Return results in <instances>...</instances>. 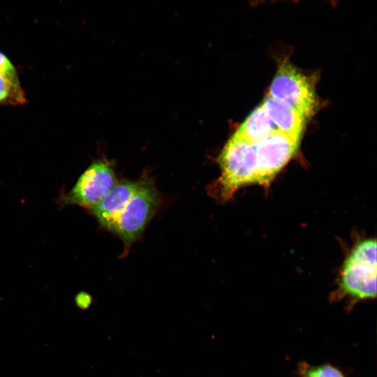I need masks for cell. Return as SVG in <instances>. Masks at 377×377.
<instances>
[{
    "instance_id": "cell-2",
    "label": "cell",
    "mask_w": 377,
    "mask_h": 377,
    "mask_svg": "<svg viewBox=\"0 0 377 377\" xmlns=\"http://www.w3.org/2000/svg\"><path fill=\"white\" fill-rule=\"evenodd\" d=\"M218 163L221 175L208 188L209 194L215 200L227 202L239 188L256 184L255 146L235 133L224 146Z\"/></svg>"
},
{
    "instance_id": "cell-7",
    "label": "cell",
    "mask_w": 377,
    "mask_h": 377,
    "mask_svg": "<svg viewBox=\"0 0 377 377\" xmlns=\"http://www.w3.org/2000/svg\"><path fill=\"white\" fill-rule=\"evenodd\" d=\"M138 186V180H123L117 182L112 190L96 205L90 209L103 228L112 231L117 219L134 194Z\"/></svg>"
},
{
    "instance_id": "cell-3",
    "label": "cell",
    "mask_w": 377,
    "mask_h": 377,
    "mask_svg": "<svg viewBox=\"0 0 377 377\" xmlns=\"http://www.w3.org/2000/svg\"><path fill=\"white\" fill-rule=\"evenodd\" d=\"M159 195L151 179H138V186L117 219L112 232L124 242L125 251L136 241L159 205Z\"/></svg>"
},
{
    "instance_id": "cell-9",
    "label": "cell",
    "mask_w": 377,
    "mask_h": 377,
    "mask_svg": "<svg viewBox=\"0 0 377 377\" xmlns=\"http://www.w3.org/2000/svg\"><path fill=\"white\" fill-rule=\"evenodd\" d=\"M276 130L262 103L248 116L235 133L256 145Z\"/></svg>"
},
{
    "instance_id": "cell-13",
    "label": "cell",
    "mask_w": 377,
    "mask_h": 377,
    "mask_svg": "<svg viewBox=\"0 0 377 377\" xmlns=\"http://www.w3.org/2000/svg\"><path fill=\"white\" fill-rule=\"evenodd\" d=\"M75 303L80 309H87L91 303V297L87 293H79L75 297Z\"/></svg>"
},
{
    "instance_id": "cell-12",
    "label": "cell",
    "mask_w": 377,
    "mask_h": 377,
    "mask_svg": "<svg viewBox=\"0 0 377 377\" xmlns=\"http://www.w3.org/2000/svg\"><path fill=\"white\" fill-rule=\"evenodd\" d=\"M0 73L13 77H17L15 67L8 57L0 52Z\"/></svg>"
},
{
    "instance_id": "cell-4",
    "label": "cell",
    "mask_w": 377,
    "mask_h": 377,
    "mask_svg": "<svg viewBox=\"0 0 377 377\" xmlns=\"http://www.w3.org/2000/svg\"><path fill=\"white\" fill-rule=\"evenodd\" d=\"M309 117L316 106L313 85L310 79L291 65L284 63L278 68L268 94Z\"/></svg>"
},
{
    "instance_id": "cell-10",
    "label": "cell",
    "mask_w": 377,
    "mask_h": 377,
    "mask_svg": "<svg viewBox=\"0 0 377 377\" xmlns=\"http://www.w3.org/2000/svg\"><path fill=\"white\" fill-rule=\"evenodd\" d=\"M25 103L18 77L0 73V104L19 105Z\"/></svg>"
},
{
    "instance_id": "cell-11",
    "label": "cell",
    "mask_w": 377,
    "mask_h": 377,
    "mask_svg": "<svg viewBox=\"0 0 377 377\" xmlns=\"http://www.w3.org/2000/svg\"><path fill=\"white\" fill-rule=\"evenodd\" d=\"M297 371L300 377H346L341 370L329 363L311 365L300 362Z\"/></svg>"
},
{
    "instance_id": "cell-8",
    "label": "cell",
    "mask_w": 377,
    "mask_h": 377,
    "mask_svg": "<svg viewBox=\"0 0 377 377\" xmlns=\"http://www.w3.org/2000/svg\"><path fill=\"white\" fill-rule=\"evenodd\" d=\"M263 104L276 129L299 141L305 118L287 103L269 94Z\"/></svg>"
},
{
    "instance_id": "cell-1",
    "label": "cell",
    "mask_w": 377,
    "mask_h": 377,
    "mask_svg": "<svg viewBox=\"0 0 377 377\" xmlns=\"http://www.w3.org/2000/svg\"><path fill=\"white\" fill-rule=\"evenodd\" d=\"M376 297V241L357 239L346 254L339 271L332 302L344 300L348 309L358 302Z\"/></svg>"
},
{
    "instance_id": "cell-6",
    "label": "cell",
    "mask_w": 377,
    "mask_h": 377,
    "mask_svg": "<svg viewBox=\"0 0 377 377\" xmlns=\"http://www.w3.org/2000/svg\"><path fill=\"white\" fill-rule=\"evenodd\" d=\"M299 141L276 130L256 145V184L267 188L296 152Z\"/></svg>"
},
{
    "instance_id": "cell-5",
    "label": "cell",
    "mask_w": 377,
    "mask_h": 377,
    "mask_svg": "<svg viewBox=\"0 0 377 377\" xmlns=\"http://www.w3.org/2000/svg\"><path fill=\"white\" fill-rule=\"evenodd\" d=\"M117 182L113 163L106 159L96 161L81 175L73 188L61 198L62 204L77 205L90 209Z\"/></svg>"
},
{
    "instance_id": "cell-14",
    "label": "cell",
    "mask_w": 377,
    "mask_h": 377,
    "mask_svg": "<svg viewBox=\"0 0 377 377\" xmlns=\"http://www.w3.org/2000/svg\"><path fill=\"white\" fill-rule=\"evenodd\" d=\"M263 1H265V0H257L258 2Z\"/></svg>"
}]
</instances>
